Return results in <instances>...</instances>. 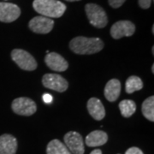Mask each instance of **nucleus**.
I'll return each mask as SVG.
<instances>
[{"mask_svg":"<svg viewBox=\"0 0 154 154\" xmlns=\"http://www.w3.org/2000/svg\"><path fill=\"white\" fill-rule=\"evenodd\" d=\"M104 42L99 38H88L78 36L69 42V49L79 55H92L102 51Z\"/></svg>","mask_w":154,"mask_h":154,"instance_id":"f257e3e1","label":"nucleus"},{"mask_svg":"<svg viewBox=\"0 0 154 154\" xmlns=\"http://www.w3.org/2000/svg\"><path fill=\"white\" fill-rule=\"evenodd\" d=\"M33 8L40 16L48 18H59L66 11V5L58 0H34Z\"/></svg>","mask_w":154,"mask_h":154,"instance_id":"f03ea898","label":"nucleus"},{"mask_svg":"<svg viewBox=\"0 0 154 154\" xmlns=\"http://www.w3.org/2000/svg\"><path fill=\"white\" fill-rule=\"evenodd\" d=\"M85 11L89 22L97 28H104L108 24V17L105 10L96 4H87Z\"/></svg>","mask_w":154,"mask_h":154,"instance_id":"7ed1b4c3","label":"nucleus"},{"mask_svg":"<svg viewBox=\"0 0 154 154\" xmlns=\"http://www.w3.org/2000/svg\"><path fill=\"white\" fill-rule=\"evenodd\" d=\"M11 58L17 64V66L23 70L33 71L38 67V63L27 51L22 49H14L11 51Z\"/></svg>","mask_w":154,"mask_h":154,"instance_id":"20e7f679","label":"nucleus"},{"mask_svg":"<svg viewBox=\"0 0 154 154\" xmlns=\"http://www.w3.org/2000/svg\"><path fill=\"white\" fill-rule=\"evenodd\" d=\"M11 109L17 115L30 116L36 112L37 105L30 98L21 97L13 100L11 104Z\"/></svg>","mask_w":154,"mask_h":154,"instance_id":"39448f33","label":"nucleus"},{"mask_svg":"<svg viewBox=\"0 0 154 154\" xmlns=\"http://www.w3.org/2000/svg\"><path fill=\"white\" fill-rule=\"evenodd\" d=\"M54 27V21L51 18L38 16L32 18L28 22L29 29L35 33L46 34L49 33Z\"/></svg>","mask_w":154,"mask_h":154,"instance_id":"423d86ee","label":"nucleus"},{"mask_svg":"<svg viewBox=\"0 0 154 154\" xmlns=\"http://www.w3.org/2000/svg\"><path fill=\"white\" fill-rule=\"evenodd\" d=\"M42 84L45 88L54 90L58 93L65 92L69 88L66 79L57 74H45L42 78Z\"/></svg>","mask_w":154,"mask_h":154,"instance_id":"0eeeda50","label":"nucleus"},{"mask_svg":"<svg viewBox=\"0 0 154 154\" xmlns=\"http://www.w3.org/2000/svg\"><path fill=\"white\" fill-rule=\"evenodd\" d=\"M64 145L72 154H84V142L81 134L75 131H69L63 137Z\"/></svg>","mask_w":154,"mask_h":154,"instance_id":"6e6552de","label":"nucleus"},{"mask_svg":"<svg viewBox=\"0 0 154 154\" xmlns=\"http://www.w3.org/2000/svg\"><path fill=\"white\" fill-rule=\"evenodd\" d=\"M135 32V25L130 21H118L115 22L110 28V33L115 39L122 37L132 36Z\"/></svg>","mask_w":154,"mask_h":154,"instance_id":"1a4fd4ad","label":"nucleus"},{"mask_svg":"<svg viewBox=\"0 0 154 154\" xmlns=\"http://www.w3.org/2000/svg\"><path fill=\"white\" fill-rule=\"evenodd\" d=\"M21 9L15 4L0 2V22L10 23L15 22L21 16Z\"/></svg>","mask_w":154,"mask_h":154,"instance_id":"9d476101","label":"nucleus"},{"mask_svg":"<svg viewBox=\"0 0 154 154\" xmlns=\"http://www.w3.org/2000/svg\"><path fill=\"white\" fill-rule=\"evenodd\" d=\"M45 63L51 70L63 72L69 68V63L66 59L57 52H49L45 57Z\"/></svg>","mask_w":154,"mask_h":154,"instance_id":"9b49d317","label":"nucleus"},{"mask_svg":"<svg viewBox=\"0 0 154 154\" xmlns=\"http://www.w3.org/2000/svg\"><path fill=\"white\" fill-rule=\"evenodd\" d=\"M17 138L9 134L0 136V154H16L17 151Z\"/></svg>","mask_w":154,"mask_h":154,"instance_id":"f8f14e48","label":"nucleus"},{"mask_svg":"<svg viewBox=\"0 0 154 154\" xmlns=\"http://www.w3.org/2000/svg\"><path fill=\"white\" fill-rule=\"evenodd\" d=\"M88 112L91 116L97 120L100 121L104 119L105 116V110L102 102L97 98H91L88 99V105H87Z\"/></svg>","mask_w":154,"mask_h":154,"instance_id":"ddd939ff","label":"nucleus"},{"mask_svg":"<svg viewBox=\"0 0 154 154\" xmlns=\"http://www.w3.org/2000/svg\"><path fill=\"white\" fill-rule=\"evenodd\" d=\"M121 82L117 79H111L106 83L104 91L105 99L110 102H115L121 94Z\"/></svg>","mask_w":154,"mask_h":154,"instance_id":"4468645a","label":"nucleus"},{"mask_svg":"<svg viewBox=\"0 0 154 154\" xmlns=\"http://www.w3.org/2000/svg\"><path fill=\"white\" fill-rule=\"evenodd\" d=\"M108 141V134L102 130H94L86 137V145L89 147H96L105 145Z\"/></svg>","mask_w":154,"mask_h":154,"instance_id":"2eb2a0df","label":"nucleus"},{"mask_svg":"<svg viewBox=\"0 0 154 154\" xmlns=\"http://www.w3.org/2000/svg\"><path fill=\"white\" fill-rule=\"evenodd\" d=\"M46 154H72L69 150L59 140H52L46 147Z\"/></svg>","mask_w":154,"mask_h":154,"instance_id":"dca6fc26","label":"nucleus"},{"mask_svg":"<svg viewBox=\"0 0 154 154\" xmlns=\"http://www.w3.org/2000/svg\"><path fill=\"white\" fill-rule=\"evenodd\" d=\"M143 88V82L139 76L131 75L127 79L125 83V91L127 94H133Z\"/></svg>","mask_w":154,"mask_h":154,"instance_id":"f3484780","label":"nucleus"},{"mask_svg":"<svg viewBox=\"0 0 154 154\" xmlns=\"http://www.w3.org/2000/svg\"><path fill=\"white\" fill-rule=\"evenodd\" d=\"M143 116L149 121L154 122V97L151 96L144 100L141 105Z\"/></svg>","mask_w":154,"mask_h":154,"instance_id":"a211bd4d","label":"nucleus"},{"mask_svg":"<svg viewBox=\"0 0 154 154\" xmlns=\"http://www.w3.org/2000/svg\"><path fill=\"white\" fill-rule=\"evenodd\" d=\"M119 109L122 116L130 117L131 116L134 114L136 110V105L133 100L124 99L119 103Z\"/></svg>","mask_w":154,"mask_h":154,"instance_id":"6ab92c4d","label":"nucleus"},{"mask_svg":"<svg viewBox=\"0 0 154 154\" xmlns=\"http://www.w3.org/2000/svg\"><path fill=\"white\" fill-rule=\"evenodd\" d=\"M125 1L126 0H108V3L113 9H117L120 8L125 3Z\"/></svg>","mask_w":154,"mask_h":154,"instance_id":"aec40b11","label":"nucleus"},{"mask_svg":"<svg viewBox=\"0 0 154 154\" xmlns=\"http://www.w3.org/2000/svg\"><path fill=\"white\" fill-rule=\"evenodd\" d=\"M138 3H139V5L141 9L147 10L151 7L152 0H138Z\"/></svg>","mask_w":154,"mask_h":154,"instance_id":"412c9836","label":"nucleus"},{"mask_svg":"<svg viewBox=\"0 0 154 154\" xmlns=\"http://www.w3.org/2000/svg\"><path fill=\"white\" fill-rule=\"evenodd\" d=\"M125 154H144L143 152L138 147H135V146H133V147H130L128 148L126 151Z\"/></svg>","mask_w":154,"mask_h":154,"instance_id":"4be33fe9","label":"nucleus"},{"mask_svg":"<svg viewBox=\"0 0 154 154\" xmlns=\"http://www.w3.org/2000/svg\"><path fill=\"white\" fill-rule=\"evenodd\" d=\"M52 96L49 94H45L43 95V100H44L45 103H46V104H50V103H51V101H52Z\"/></svg>","mask_w":154,"mask_h":154,"instance_id":"5701e85b","label":"nucleus"},{"mask_svg":"<svg viewBox=\"0 0 154 154\" xmlns=\"http://www.w3.org/2000/svg\"><path fill=\"white\" fill-rule=\"evenodd\" d=\"M90 154H102V151L100 149H95Z\"/></svg>","mask_w":154,"mask_h":154,"instance_id":"b1692460","label":"nucleus"},{"mask_svg":"<svg viewBox=\"0 0 154 154\" xmlns=\"http://www.w3.org/2000/svg\"><path fill=\"white\" fill-rule=\"evenodd\" d=\"M65 1H68V2H76V1H80V0H65Z\"/></svg>","mask_w":154,"mask_h":154,"instance_id":"393cba45","label":"nucleus"},{"mask_svg":"<svg viewBox=\"0 0 154 154\" xmlns=\"http://www.w3.org/2000/svg\"><path fill=\"white\" fill-rule=\"evenodd\" d=\"M152 73L154 74V64H152Z\"/></svg>","mask_w":154,"mask_h":154,"instance_id":"a878e982","label":"nucleus"},{"mask_svg":"<svg viewBox=\"0 0 154 154\" xmlns=\"http://www.w3.org/2000/svg\"><path fill=\"white\" fill-rule=\"evenodd\" d=\"M152 34H154V26H152Z\"/></svg>","mask_w":154,"mask_h":154,"instance_id":"bb28decb","label":"nucleus"},{"mask_svg":"<svg viewBox=\"0 0 154 154\" xmlns=\"http://www.w3.org/2000/svg\"><path fill=\"white\" fill-rule=\"evenodd\" d=\"M152 55H154V46H152Z\"/></svg>","mask_w":154,"mask_h":154,"instance_id":"cd10ccee","label":"nucleus"},{"mask_svg":"<svg viewBox=\"0 0 154 154\" xmlns=\"http://www.w3.org/2000/svg\"><path fill=\"white\" fill-rule=\"evenodd\" d=\"M5 1H7V0H5Z\"/></svg>","mask_w":154,"mask_h":154,"instance_id":"c85d7f7f","label":"nucleus"}]
</instances>
